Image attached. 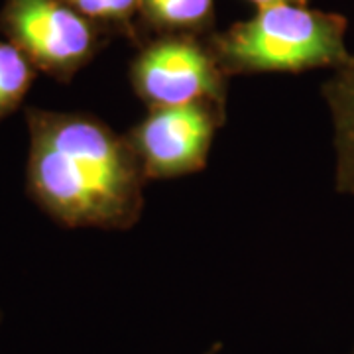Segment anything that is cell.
I'll return each instance as SVG.
<instances>
[{
    "mask_svg": "<svg viewBox=\"0 0 354 354\" xmlns=\"http://www.w3.org/2000/svg\"><path fill=\"white\" fill-rule=\"evenodd\" d=\"M323 97L329 106L335 132V187L339 193L354 195V55L323 83Z\"/></svg>",
    "mask_w": 354,
    "mask_h": 354,
    "instance_id": "8992f818",
    "label": "cell"
},
{
    "mask_svg": "<svg viewBox=\"0 0 354 354\" xmlns=\"http://www.w3.org/2000/svg\"><path fill=\"white\" fill-rule=\"evenodd\" d=\"M258 8L260 6H270V4H278V2H297V4H309V0H250Z\"/></svg>",
    "mask_w": 354,
    "mask_h": 354,
    "instance_id": "30bf717a",
    "label": "cell"
},
{
    "mask_svg": "<svg viewBox=\"0 0 354 354\" xmlns=\"http://www.w3.org/2000/svg\"><path fill=\"white\" fill-rule=\"evenodd\" d=\"M227 113L207 102L148 109L127 132L148 181L191 176L207 167L216 130Z\"/></svg>",
    "mask_w": 354,
    "mask_h": 354,
    "instance_id": "5b68a950",
    "label": "cell"
},
{
    "mask_svg": "<svg viewBox=\"0 0 354 354\" xmlns=\"http://www.w3.org/2000/svg\"><path fill=\"white\" fill-rule=\"evenodd\" d=\"M0 34L38 71L65 85L114 38L67 0H4Z\"/></svg>",
    "mask_w": 354,
    "mask_h": 354,
    "instance_id": "3957f363",
    "label": "cell"
},
{
    "mask_svg": "<svg viewBox=\"0 0 354 354\" xmlns=\"http://www.w3.org/2000/svg\"><path fill=\"white\" fill-rule=\"evenodd\" d=\"M215 28V0H142L140 41L150 36L189 34L207 38Z\"/></svg>",
    "mask_w": 354,
    "mask_h": 354,
    "instance_id": "52a82bcc",
    "label": "cell"
},
{
    "mask_svg": "<svg viewBox=\"0 0 354 354\" xmlns=\"http://www.w3.org/2000/svg\"><path fill=\"white\" fill-rule=\"evenodd\" d=\"M26 191L64 228L130 230L144 211L142 171L127 134L99 116L26 109Z\"/></svg>",
    "mask_w": 354,
    "mask_h": 354,
    "instance_id": "6da1fadb",
    "label": "cell"
},
{
    "mask_svg": "<svg viewBox=\"0 0 354 354\" xmlns=\"http://www.w3.org/2000/svg\"><path fill=\"white\" fill-rule=\"evenodd\" d=\"M348 20L297 2L260 6L254 16L213 32L209 44L228 77L260 73H305L341 69Z\"/></svg>",
    "mask_w": 354,
    "mask_h": 354,
    "instance_id": "7a4b0ae2",
    "label": "cell"
},
{
    "mask_svg": "<svg viewBox=\"0 0 354 354\" xmlns=\"http://www.w3.org/2000/svg\"><path fill=\"white\" fill-rule=\"evenodd\" d=\"M228 79L209 36H150L128 67L130 87L148 109L207 102L227 113Z\"/></svg>",
    "mask_w": 354,
    "mask_h": 354,
    "instance_id": "277c9868",
    "label": "cell"
},
{
    "mask_svg": "<svg viewBox=\"0 0 354 354\" xmlns=\"http://www.w3.org/2000/svg\"><path fill=\"white\" fill-rule=\"evenodd\" d=\"M348 354H354V348H353V351H351V353H348Z\"/></svg>",
    "mask_w": 354,
    "mask_h": 354,
    "instance_id": "7c38bea8",
    "label": "cell"
},
{
    "mask_svg": "<svg viewBox=\"0 0 354 354\" xmlns=\"http://www.w3.org/2000/svg\"><path fill=\"white\" fill-rule=\"evenodd\" d=\"M218 353H221V344L215 342V344H213V346H211V348H209L205 354H218Z\"/></svg>",
    "mask_w": 354,
    "mask_h": 354,
    "instance_id": "8fae6325",
    "label": "cell"
},
{
    "mask_svg": "<svg viewBox=\"0 0 354 354\" xmlns=\"http://www.w3.org/2000/svg\"><path fill=\"white\" fill-rule=\"evenodd\" d=\"M38 69L12 41L0 39V122L24 102L36 81Z\"/></svg>",
    "mask_w": 354,
    "mask_h": 354,
    "instance_id": "ba28073f",
    "label": "cell"
},
{
    "mask_svg": "<svg viewBox=\"0 0 354 354\" xmlns=\"http://www.w3.org/2000/svg\"><path fill=\"white\" fill-rule=\"evenodd\" d=\"M83 16L111 32L114 38H127L138 46V16L142 0H67Z\"/></svg>",
    "mask_w": 354,
    "mask_h": 354,
    "instance_id": "9c48e42d",
    "label": "cell"
}]
</instances>
